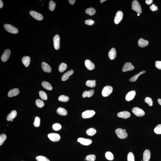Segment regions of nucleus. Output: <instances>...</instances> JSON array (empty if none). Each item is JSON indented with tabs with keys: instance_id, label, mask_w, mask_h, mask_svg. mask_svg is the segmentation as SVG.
Returning <instances> with one entry per match:
<instances>
[{
	"instance_id": "nucleus-1",
	"label": "nucleus",
	"mask_w": 161,
	"mask_h": 161,
	"mask_svg": "<svg viewBox=\"0 0 161 161\" xmlns=\"http://www.w3.org/2000/svg\"><path fill=\"white\" fill-rule=\"evenodd\" d=\"M116 134L119 138L125 139L128 137V134L126 131L121 128H118L115 130Z\"/></svg>"
},
{
	"instance_id": "nucleus-2",
	"label": "nucleus",
	"mask_w": 161,
	"mask_h": 161,
	"mask_svg": "<svg viewBox=\"0 0 161 161\" xmlns=\"http://www.w3.org/2000/svg\"><path fill=\"white\" fill-rule=\"evenodd\" d=\"M132 8V10L136 11L139 14H140L142 12L140 4L138 1L136 0L133 1Z\"/></svg>"
},
{
	"instance_id": "nucleus-3",
	"label": "nucleus",
	"mask_w": 161,
	"mask_h": 161,
	"mask_svg": "<svg viewBox=\"0 0 161 161\" xmlns=\"http://www.w3.org/2000/svg\"><path fill=\"white\" fill-rule=\"evenodd\" d=\"M4 27L5 30L10 33L17 34L19 32L18 29L12 25L7 24H5L4 25Z\"/></svg>"
},
{
	"instance_id": "nucleus-4",
	"label": "nucleus",
	"mask_w": 161,
	"mask_h": 161,
	"mask_svg": "<svg viewBox=\"0 0 161 161\" xmlns=\"http://www.w3.org/2000/svg\"><path fill=\"white\" fill-rule=\"evenodd\" d=\"M113 91V88L112 87L110 86H107L103 88L102 91V96L104 97L108 96Z\"/></svg>"
},
{
	"instance_id": "nucleus-5",
	"label": "nucleus",
	"mask_w": 161,
	"mask_h": 161,
	"mask_svg": "<svg viewBox=\"0 0 161 161\" xmlns=\"http://www.w3.org/2000/svg\"><path fill=\"white\" fill-rule=\"evenodd\" d=\"M95 111L93 110H87L83 112L82 116L83 119H88L92 117L95 114Z\"/></svg>"
},
{
	"instance_id": "nucleus-6",
	"label": "nucleus",
	"mask_w": 161,
	"mask_h": 161,
	"mask_svg": "<svg viewBox=\"0 0 161 161\" xmlns=\"http://www.w3.org/2000/svg\"><path fill=\"white\" fill-rule=\"evenodd\" d=\"M132 111L134 114L138 117L143 116L145 113L143 110L138 107H135L132 109Z\"/></svg>"
},
{
	"instance_id": "nucleus-7",
	"label": "nucleus",
	"mask_w": 161,
	"mask_h": 161,
	"mask_svg": "<svg viewBox=\"0 0 161 161\" xmlns=\"http://www.w3.org/2000/svg\"><path fill=\"white\" fill-rule=\"evenodd\" d=\"M123 14L121 11H118L116 14L114 20V23L118 24L122 21L123 18Z\"/></svg>"
},
{
	"instance_id": "nucleus-8",
	"label": "nucleus",
	"mask_w": 161,
	"mask_h": 161,
	"mask_svg": "<svg viewBox=\"0 0 161 161\" xmlns=\"http://www.w3.org/2000/svg\"><path fill=\"white\" fill-rule=\"evenodd\" d=\"M48 137L50 140L54 142L59 141L61 139L60 136L57 133H50L48 135Z\"/></svg>"
},
{
	"instance_id": "nucleus-9",
	"label": "nucleus",
	"mask_w": 161,
	"mask_h": 161,
	"mask_svg": "<svg viewBox=\"0 0 161 161\" xmlns=\"http://www.w3.org/2000/svg\"><path fill=\"white\" fill-rule=\"evenodd\" d=\"M54 48L56 50H59L60 47V38L58 35H56L53 38Z\"/></svg>"
},
{
	"instance_id": "nucleus-10",
	"label": "nucleus",
	"mask_w": 161,
	"mask_h": 161,
	"mask_svg": "<svg viewBox=\"0 0 161 161\" xmlns=\"http://www.w3.org/2000/svg\"><path fill=\"white\" fill-rule=\"evenodd\" d=\"M30 14L33 17L38 21H41L43 20V16L37 12L31 11L30 12Z\"/></svg>"
},
{
	"instance_id": "nucleus-11",
	"label": "nucleus",
	"mask_w": 161,
	"mask_h": 161,
	"mask_svg": "<svg viewBox=\"0 0 161 161\" xmlns=\"http://www.w3.org/2000/svg\"><path fill=\"white\" fill-rule=\"evenodd\" d=\"M134 68V67L132 65L131 63L127 62L124 65L122 70L123 72H126L133 70Z\"/></svg>"
},
{
	"instance_id": "nucleus-12",
	"label": "nucleus",
	"mask_w": 161,
	"mask_h": 161,
	"mask_svg": "<svg viewBox=\"0 0 161 161\" xmlns=\"http://www.w3.org/2000/svg\"><path fill=\"white\" fill-rule=\"evenodd\" d=\"M77 141L82 144L86 146L91 144L92 142L91 140L83 138H79L78 139Z\"/></svg>"
},
{
	"instance_id": "nucleus-13",
	"label": "nucleus",
	"mask_w": 161,
	"mask_h": 161,
	"mask_svg": "<svg viewBox=\"0 0 161 161\" xmlns=\"http://www.w3.org/2000/svg\"><path fill=\"white\" fill-rule=\"evenodd\" d=\"M11 54V51L10 50L8 49L5 50L2 56V61L4 62L7 61L8 59L9 58Z\"/></svg>"
},
{
	"instance_id": "nucleus-14",
	"label": "nucleus",
	"mask_w": 161,
	"mask_h": 161,
	"mask_svg": "<svg viewBox=\"0 0 161 161\" xmlns=\"http://www.w3.org/2000/svg\"><path fill=\"white\" fill-rule=\"evenodd\" d=\"M136 94V92L135 91H130L126 95V100L128 102L131 101L134 99Z\"/></svg>"
},
{
	"instance_id": "nucleus-15",
	"label": "nucleus",
	"mask_w": 161,
	"mask_h": 161,
	"mask_svg": "<svg viewBox=\"0 0 161 161\" xmlns=\"http://www.w3.org/2000/svg\"><path fill=\"white\" fill-rule=\"evenodd\" d=\"M85 65L87 68L89 70H92L95 68L94 64L89 60L87 59L85 61Z\"/></svg>"
},
{
	"instance_id": "nucleus-16",
	"label": "nucleus",
	"mask_w": 161,
	"mask_h": 161,
	"mask_svg": "<svg viewBox=\"0 0 161 161\" xmlns=\"http://www.w3.org/2000/svg\"><path fill=\"white\" fill-rule=\"evenodd\" d=\"M74 73V71L72 70H70L66 72L62 76V80L63 81H65L68 79L69 77L71 75H73Z\"/></svg>"
},
{
	"instance_id": "nucleus-17",
	"label": "nucleus",
	"mask_w": 161,
	"mask_h": 161,
	"mask_svg": "<svg viewBox=\"0 0 161 161\" xmlns=\"http://www.w3.org/2000/svg\"><path fill=\"white\" fill-rule=\"evenodd\" d=\"M130 113L127 111H122L119 112L117 114V116L119 118H123L124 119H127L130 116Z\"/></svg>"
},
{
	"instance_id": "nucleus-18",
	"label": "nucleus",
	"mask_w": 161,
	"mask_h": 161,
	"mask_svg": "<svg viewBox=\"0 0 161 161\" xmlns=\"http://www.w3.org/2000/svg\"><path fill=\"white\" fill-rule=\"evenodd\" d=\"M41 67L44 71L46 72L50 73L52 71V68L51 67L45 62H43L41 63Z\"/></svg>"
},
{
	"instance_id": "nucleus-19",
	"label": "nucleus",
	"mask_w": 161,
	"mask_h": 161,
	"mask_svg": "<svg viewBox=\"0 0 161 161\" xmlns=\"http://www.w3.org/2000/svg\"><path fill=\"white\" fill-rule=\"evenodd\" d=\"M17 114V111L15 110H12L11 113L8 115L7 120L8 121H13V119L16 117Z\"/></svg>"
},
{
	"instance_id": "nucleus-20",
	"label": "nucleus",
	"mask_w": 161,
	"mask_h": 161,
	"mask_svg": "<svg viewBox=\"0 0 161 161\" xmlns=\"http://www.w3.org/2000/svg\"><path fill=\"white\" fill-rule=\"evenodd\" d=\"M151 153L150 151L148 149H146L144 152L143 155V161H149L150 158Z\"/></svg>"
},
{
	"instance_id": "nucleus-21",
	"label": "nucleus",
	"mask_w": 161,
	"mask_h": 161,
	"mask_svg": "<svg viewBox=\"0 0 161 161\" xmlns=\"http://www.w3.org/2000/svg\"><path fill=\"white\" fill-rule=\"evenodd\" d=\"M20 93V91L18 89L14 88L10 90L8 93V95L10 97H13L17 95Z\"/></svg>"
},
{
	"instance_id": "nucleus-22",
	"label": "nucleus",
	"mask_w": 161,
	"mask_h": 161,
	"mask_svg": "<svg viewBox=\"0 0 161 161\" xmlns=\"http://www.w3.org/2000/svg\"><path fill=\"white\" fill-rule=\"evenodd\" d=\"M116 51L115 48H112L110 50L108 53L109 58L112 60L114 59L116 56Z\"/></svg>"
},
{
	"instance_id": "nucleus-23",
	"label": "nucleus",
	"mask_w": 161,
	"mask_h": 161,
	"mask_svg": "<svg viewBox=\"0 0 161 161\" xmlns=\"http://www.w3.org/2000/svg\"><path fill=\"white\" fill-rule=\"evenodd\" d=\"M138 44L139 47H141V48H144L148 45L149 44V42L147 40H144L142 38H141L138 40Z\"/></svg>"
},
{
	"instance_id": "nucleus-24",
	"label": "nucleus",
	"mask_w": 161,
	"mask_h": 161,
	"mask_svg": "<svg viewBox=\"0 0 161 161\" xmlns=\"http://www.w3.org/2000/svg\"><path fill=\"white\" fill-rule=\"evenodd\" d=\"M22 62L25 67H29L31 62V58L29 56H25L22 58Z\"/></svg>"
},
{
	"instance_id": "nucleus-25",
	"label": "nucleus",
	"mask_w": 161,
	"mask_h": 161,
	"mask_svg": "<svg viewBox=\"0 0 161 161\" xmlns=\"http://www.w3.org/2000/svg\"><path fill=\"white\" fill-rule=\"evenodd\" d=\"M94 91L93 90H90L89 91H85L83 92V98L86 97L90 98L93 96L94 93Z\"/></svg>"
},
{
	"instance_id": "nucleus-26",
	"label": "nucleus",
	"mask_w": 161,
	"mask_h": 161,
	"mask_svg": "<svg viewBox=\"0 0 161 161\" xmlns=\"http://www.w3.org/2000/svg\"><path fill=\"white\" fill-rule=\"evenodd\" d=\"M57 112L60 115L66 116L67 114V112L66 109L62 107H59L57 109Z\"/></svg>"
},
{
	"instance_id": "nucleus-27",
	"label": "nucleus",
	"mask_w": 161,
	"mask_h": 161,
	"mask_svg": "<svg viewBox=\"0 0 161 161\" xmlns=\"http://www.w3.org/2000/svg\"><path fill=\"white\" fill-rule=\"evenodd\" d=\"M41 85L43 87L49 91H51L52 90L53 88L51 84L48 82L45 81L42 82Z\"/></svg>"
},
{
	"instance_id": "nucleus-28",
	"label": "nucleus",
	"mask_w": 161,
	"mask_h": 161,
	"mask_svg": "<svg viewBox=\"0 0 161 161\" xmlns=\"http://www.w3.org/2000/svg\"><path fill=\"white\" fill-rule=\"evenodd\" d=\"M146 73V71H142L140 72V73H138V74H136V75H135L133 77L131 78L130 79H129V81L131 82H135L136 81L140 75L144 74V73Z\"/></svg>"
},
{
	"instance_id": "nucleus-29",
	"label": "nucleus",
	"mask_w": 161,
	"mask_h": 161,
	"mask_svg": "<svg viewBox=\"0 0 161 161\" xmlns=\"http://www.w3.org/2000/svg\"><path fill=\"white\" fill-rule=\"evenodd\" d=\"M86 86L88 87L93 88L96 86V81L95 80H87L86 83Z\"/></svg>"
},
{
	"instance_id": "nucleus-30",
	"label": "nucleus",
	"mask_w": 161,
	"mask_h": 161,
	"mask_svg": "<svg viewBox=\"0 0 161 161\" xmlns=\"http://www.w3.org/2000/svg\"><path fill=\"white\" fill-rule=\"evenodd\" d=\"M95 12L96 11L95 9L92 8H87L85 11V13L90 16L94 15Z\"/></svg>"
},
{
	"instance_id": "nucleus-31",
	"label": "nucleus",
	"mask_w": 161,
	"mask_h": 161,
	"mask_svg": "<svg viewBox=\"0 0 161 161\" xmlns=\"http://www.w3.org/2000/svg\"><path fill=\"white\" fill-rule=\"evenodd\" d=\"M67 65L65 63H62L59 65L58 70L60 72L62 73L67 69Z\"/></svg>"
},
{
	"instance_id": "nucleus-32",
	"label": "nucleus",
	"mask_w": 161,
	"mask_h": 161,
	"mask_svg": "<svg viewBox=\"0 0 161 161\" xmlns=\"http://www.w3.org/2000/svg\"><path fill=\"white\" fill-rule=\"evenodd\" d=\"M96 132V129L93 128H90L86 131V133L89 136H93L95 135Z\"/></svg>"
},
{
	"instance_id": "nucleus-33",
	"label": "nucleus",
	"mask_w": 161,
	"mask_h": 161,
	"mask_svg": "<svg viewBox=\"0 0 161 161\" xmlns=\"http://www.w3.org/2000/svg\"><path fill=\"white\" fill-rule=\"evenodd\" d=\"M69 98L68 96L64 95H60L59 97L58 100L60 102H67L69 100Z\"/></svg>"
},
{
	"instance_id": "nucleus-34",
	"label": "nucleus",
	"mask_w": 161,
	"mask_h": 161,
	"mask_svg": "<svg viewBox=\"0 0 161 161\" xmlns=\"http://www.w3.org/2000/svg\"><path fill=\"white\" fill-rule=\"evenodd\" d=\"M36 103L37 106L40 108L43 107L45 105L43 101L40 99H37L36 101Z\"/></svg>"
},
{
	"instance_id": "nucleus-35",
	"label": "nucleus",
	"mask_w": 161,
	"mask_h": 161,
	"mask_svg": "<svg viewBox=\"0 0 161 161\" xmlns=\"http://www.w3.org/2000/svg\"><path fill=\"white\" fill-rule=\"evenodd\" d=\"M105 156L107 159L109 160H113L114 158L113 154L110 152H107L106 153Z\"/></svg>"
},
{
	"instance_id": "nucleus-36",
	"label": "nucleus",
	"mask_w": 161,
	"mask_h": 161,
	"mask_svg": "<svg viewBox=\"0 0 161 161\" xmlns=\"http://www.w3.org/2000/svg\"><path fill=\"white\" fill-rule=\"evenodd\" d=\"M39 95L40 97L42 100H46L48 99L46 93L42 91H40L39 92Z\"/></svg>"
},
{
	"instance_id": "nucleus-37",
	"label": "nucleus",
	"mask_w": 161,
	"mask_h": 161,
	"mask_svg": "<svg viewBox=\"0 0 161 161\" xmlns=\"http://www.w3.org/2000/svg\"><path fill=\"white\" fill-rule=\"evenodd\" d=\"M96 156L94 155H89L86 157V160L88 161H95L96 159Z\"/></svg>"
},
{
	"instance_id": "nucleus-38",
	"label": "nucleus",
	"mask_w": 161,
	"mask_h": 161,
	"mask_svg": "<svg viewBox=\"0 0 161 161\" xmlns=\"http://www.w3.org/2000/svg\"><path fill=\"white\" fill-rule=\"evenodd\" d=\"M7 139L6 135L2 134L0 136V146H1Z\"/></svg>"
},
{
	"instance_id": "nucleus-39",
	"label": "nucleus",
	"mask_w": 161,
	"mask_h": 161,
	"mask_svg": "<svg viewBox=\"0 0 161 161\" xmlns=\"http://www.w3.org/2000/svg\"><path fill=\"white\" fill-rule=\"evenodd\" d=\"M56 3L53 1L52 0H51L49 3V9L50 11H54V10L56 7Z\"/></svg>"
},
{
	"instance_id": "nucleus-40",
	"label": "nucleus",
	"mask_w": 161,
	"mask_h": 161,
	"mask_svg": "<svg viewBox=\"0 0 161 161\" xmlns=\"http://www.w3.org/2000/svg\"><path fill=\"white\" fill-rule=\"evenodd\" d=\"M154 132L157 134H161V124L156 126L154 129Z\"/></svg>"
},
{
	"instance_id": "nucleus-41",
	"label": "nucleus",
	"mask_w": 161,
	"mask_h": 161,
	"mask_svg": "<svg viewBox=\"0 0 161 161\" xmlns=\"http://www.w3.org/2000/svg\"><path fill=\"white\" fill-rule=\"evenodd\" d=\"M52 128L54 130L57 131L61 129L62 126L59 124L55 123L53 125Z\"/></svg>"
},
{
	"instance_id": "nucleus-42",
	"label": "nucleus",
	"mask_w": 161,
	"mask_h": 161,
	"mask_svg": "<svg viewBox=\"0 0 161 161\" xmlns=\"http://www.w3.org/2000/svg\"><path fill=\"white\" fill-rule=\"evenodd\" d=\"M36 158L37 161H50L46 157L43 156H37Z\"/></svg>"
},
{
	"instance_id": "nucleus-43",
	"label": "nucleus",
	"mask_w": 161,
	"mask_h": 161,
	"mask_svg": "<svg viewBox=\"0 0 161 161\" xmlns=\"http://www.w3.org/2000/svg\"><path fill=\"white\" fill-rule=\"evenodd\" d=\"M40 119L38 117H36L35 118V120L33 124L36 127H39L40 126Z\"/></svg>"
},
{
	"instance_id": "nucleus-44",
	"label": "nucleus",
	"mask_w": 161,
	"mask_h": 161,
	"mask_svg": "<svg viewBox=\"0 0 161 161\" xmlns=\"http://www.w3.org/2000/svg\"><path fill=\"white\" fill-rule=\"evenodd\" d=\"M128 161H135V156L132 152H129L128 155Z\"/></svg>"
},
{
	"instance_id": "nucleus-45",
	"label": "nucleus",
	"mask_w": 161,
	"mask_h": 161,
	"mask_svg": "<svg viewBox=\"0 0 161 161\" xmlns=\"http://www.w3.org/2000/svg\"><path fill=\"white\" fill-rule=\"evenodd\" d=\"M145 102L147 103L150 106H152L153 105V101L150 98L147 97L145 98Z\"/></svg>"
},
{
	"instance_id": "nucleus-46",
	"label": "nucleus",
	"mask_w": 161,
	"mask_h": 161,
	"mask_svg": "<svg viewBox=\"0 0 161 161\" xmlns=\"http://www.w3.org/2000/svg\"><path fill=\"white\" fill-rule=\"evenodd\" d=\"M94 21L92 20H87L85 21V24L89 25H92L94 23Z\"/></svg>"
},
{
	"instance_id": "nucleus-47",
	"label": "nucleus",
	"mask_w": 161,
	"mask_h": 161,
	"mask_svg": "<svg viewBox=\"0 0 161 161\" xmlns=\"http://www.w3.org/2000/svg\"><path fill=\"white\" fill-rule=\"evenodd\" d=\"M150 9L152 11L154 12L158 10V8L155 4H153L150 7Z\"/></svg>"
},
{
	"instance_id": "nucleus-48",
	"label": "nucleus",
	"mask_w": 161,
	"mask_h": 161,
	"mask_svg": "<svg viewBox=\"0 0 161 161\" xmlns=\"http://www.w3.org/2000/svg\"><path fill=\"white\" fill-rule=\"evenodd\" d=\"M155 65L157 69L161 70V61H156L155 63Z\"/></svg>"
},
{
	"instance_id": "nucleus-49",
	"label": "nucleus",
	"mask_w": 161,
	"mask_h": 161,
	"mask_svg": "<svg viewBox=\"0 0 161 161\" xmlns=\"http://www.w3.org/2000/svg\"><path fill=\"white\" fill-rule=\"evenodd\" d=\"M153 0H146V4L149 5L153 3Z\"/></svg>"
},
{
	"instance_id": "nucleus-50",
	"label": "nucleus",
	"mask_w": 161,
	"mask_h": 161,
	"mask_svg": "<svg viewBox=\"0 0 161 161\" xmlns=\"http://www.w3.org/2000/svg\"><path fill=\"white\" fill-rule=\"evenodd\" d=\"M68 1L70 4H74L76 2L75 0H69Z\"/></svg>"
},
{
	"instance_id": "nucleus-51",
	"label": "nucleus",
	"mask_w": 161,
	"mask_h": 161,
	"mask_svg": "<svg viewBox=\"0 0 161 161\" xmlns=\"http://www.w3.org/2000/svg\"><path fill=\"white\" fill-rule=\"evenodd\" d=\"M3 6V4L2 0H0V8H2Z\"/></svg>"
},
{
	"instance_id": "nucleus-52",
	"label": "nucleus",
	"mask_w": 161,
	"mask_h": 161,
	"mask_svg": "<svg viewBox=\"0 0 161 161\" xmlns=\"http://www.w3.org/2000/svg\"><path fill=\"white\" fill-rule=\"evenodd\" d=\"M157 102H158L159 104L160 105H161V99H158V100H157Z\"/></svg>"
},
{
	"instance_id": "nucleus-53",
	"label": "nucleus",
	"mask_w": 161,
	"mask_h": 161,
	"mask_svg": "<svg viewBox=\"0 0 161 161\" xmlns=\"http://www.w3.org/2000/svg\"><path fill=\"white\" fill-rule=\"evenodd\" d=\"M105 1H106V0H100V3H102L103 2Z\"/></svg>"
},
{
	"instance_id": "nucleus-54",
	"label": "nucleus",
	"mask_w": 161,
	"mask_h": 161,
	"mask_svg": "<svg viewBox=\"0 0 161 161\" xmlns=\"http://www.w3.org/2000/svg\"><path fill=\"white\" fill-rule=\"evenodd\" d=\"M137 15H138V16H139L140 14H139V13H138V14H137Z\"/></svg>"
},
{
	"instance_id": "nucleus-55",
	"label": "nucleus",
	"mask_w": 161,
	"mask_h": 161,
	"mask_svg": "<svg viewBox=\"0 0 161 161\" xmlns=\"http://www.w3.org/2000/svg\"><path fill=\"white\" fill-rule=\"evenodd\" d=\"M124 130L125 131H126V129H124Z\"/></svg>"
},
{
	"instance_id": "nucleus-56",
	"label": "nucleus",
	"mask_w": 161,
	"mask_h": 161,
	"mask_svg": "<svg viewBox=\"0 0 161 161\" xmlns=\"http://www.w3.org/2000/svg\"><path fill=\"white\" fill-rule=\"evenodd\" d=\"M141 161H142V160H141Z\"/></svg>"
}]
</instances>
